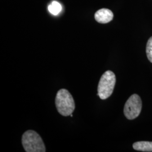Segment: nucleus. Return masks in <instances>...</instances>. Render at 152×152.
<instances>
[{
    "label": "nucleus",
    "instance_id": "nucleus-3",
    "mask_svg": "<svg viewBox=\"0 0 152 152\" xmlns=\"http://www.w3.org/2000/svg\"><path fill=\"white\" fill-rule=\"evenodd\" d=\"M116 78L111 71H106L102 76L98 86V95L102 100L108 98L114 90Z\"/></svg>",
    "mask_w": 152,
    "mask_h": 152
},
{
    "label": "nucleus",
    "instance_id": "nucleus-6",
    "mask_svg": "<svg viewBox=\"0 0 152 152\" xmlns=\"http://www.w3.org/2000/svg\"><path fill=\"white\" fill-rule=\"evenodd\" d=\"M133 148L141 152H152V142L151 141H138L135 142Z\"/></svg>",
    "mask_w": 152,
    "mask_h": 152
},
{
    "label": "nucleus",
    "instance_id": "nucleus-2",
    "mask_svg": "<svg viewBox=\"0 0 152 152\" xmlns=\"http://www.w3.org/2000/svg\"><path fill=\"white\" fill-rule=\"evenodd\" d=\"M23 147L27 152H45L46 151L43 140L38 133L33 130L26 131L22 138Z\"/></svg>",
    "mask_w": 152,
    "mask_h": 152
},
{
    "label": "nucleus",
    "instance_id": "nucleus-1",
    "mask_svg": "<svg viewBox=\"0 0 152 152\" xmlns=\"http://www.w3.org/2000/svg\"><path fill=\"white\" fill-rule=\"evenodd\" d=\"M55 105L61 115L69 116L75 109V103L71 93L65 88L59 90L56 95Z\"/></svg>",
    "mask_w": 152,
    "mask_h": 152
},
{
    "label": "nucleus",
    "instance_id": "nucleus-7",
    "mask_svg": "<svg viewBox=\"0 0 152 152\" xmlns=\"http://www.w3.org/2000/svg\"><path fill=\"white\" fill-rule=\"evenodd\" d=\"M62 10V7L58 2L53 1L48 6V10L49 12L54 15H58Z\"/></svg>",
    "mask_w": 152,
    "mask_h": 152
},
{
    "label": "nucleus",
    "instance_id": "nucleus-9",
    "mask_svg": "<svg viewBox=\"0 0 152 152\" xmlns=\"http://www.w3.org/2000/svg\"><path fill=\"white\" fill-rule=\"evenodd\" d=\"M71 117H73V114H71Z\"/></svg>",
    "mask_w": 152,
    "mask_h": 152
},
{
    "label": "nucleus",
    "instance_id": "nucleus-8",
    "mask_svg": "<svg viewBox=\"0 0 152 152\" xmlns=\"http://www.w3.org/2000/svg\"><path fill=\"white\" fill-rule=\"evenodd\" d=\"M146 53L148 59L152 63V36L149 38L147 42Z\"/></svg>",
    "mask_w": 152,
    "mask_h": 152
},
{
    "label": "nucleus",
    "instance_id": "nucleus-5",
    "mask_svg": "<svg viewBox=\"0 0 152 152\" xmlns=\"http://www.w3.org/2000/svg\"><path fill=\"white\" fill-rule=\"evenodd\" d=\"M113 18L112 11L108 9H102L96 12L95 19L96 22L102 24L108 23L112 21Z\"/></svg>",
    "mask_w": 152,
    "mask_h": 152
},
{
    "label": "nucleus",
    "instance_id": "nucleus-4",
    "mask_svg": "<svg viewBox=\"0 0 152 152\" xmlns=\"http://www.w3.org/2000/svg\"><path fill=\"white\" fill-rule=\"evenodd\" d=\"M142 109L141 98L137 94L131 95L125 103L124 112L128 120H132L137 118Z\"/></svg>",
    "mask_w": 152,
    "mask_h": 152
}]
</instances>
